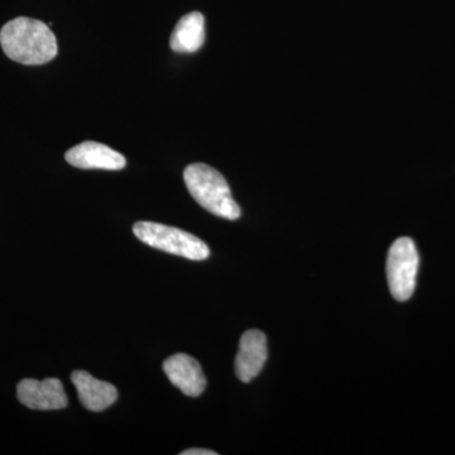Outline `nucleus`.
Returning <instances> with one entry per match:
<instances>
[{
	"label": "nucleus",
	"mask_w": 455,
	"mask_h": 455,
	"mask_svg": "<svg viewBox=\"0 0 455 455\" xmlns=\"http://www.w3.org/2000/svg\"><path fill=\"white\" fill-rule=\"evenodd\" d=\"M0 46L18 64L38 66L52 61L57 55V40L46 23L33 18L9 20L0 31Z\"/></svg>",
	"instance_id": "obj_1"
},
{
	"label": "nucleus",
	"mask_w": 455,
	"mask_h": 455,
	"mask_svg": "<svg viewBox=\"0 0 455 455\" xmlns=\"http://www.w3.org/2000/svg\"><path fill=\"white\" fill-rule=\"evenodd\" d=\"M184 180L191 196L212 214L228 220L241 217V208L233 199L229 185L220 171L205 164H188L184 171Z\"/></svg>",
	"instance_id": "obj_2"
},
{
	"label": "nucleus",
	"mask_w": 455,
	"mask_h": 455,
	"mask_svg": "<svg viewBox=\"0 0 455 455\" xmlns=\"http://www.w3.org/2000/svg\"><path fill=\"white\" fill-rule=\"evenodd\" d=\"M133 233L140 242L149 247L184 259L203 260L211 254V250L202 239L179 228L167 227L154 221H139L133 226Z\"/></svg>",
	"instance_id": "obj_3"
},
{
	"label": "nucleus",
	"mask_w": 455,
	"mask_h": 455,
	"mask_svg": "<svg viewBox=\"0 0 455 455\" xmlns=\"http://www.w3.org/2000/svg\"><path fill=\"white\" fill-rule=\"evenodd\" d=\"M418 269L419 253L414 241L407 236L398 238L391 245L386 263L388 286L396 300L406 301L411 298L415 291Z\"/></svg>",
	"instance_id": "obj_4"
},
{
	"label": "nucleus",
	"mask_w": 455,
	"mask_h": 455,
	"mask_svg": "<svg viewBox=\"0 0 455 455\" xmlns=\"http://www.w3.org/2000/svg\"><path fill=\"white\" fill-rule=\"evenodd\" d=\"M17 396L22 405L41 411L65 409L68 403L64 385L57 379H23L18 383Z\"/></svg>",
	"instance_id": "obj_5"
},
{
	"label": "nucleus",
	"mask_w": 455,
	"mask_h": 455,
	"mask_svg": "<svg viewBox=\"0 0 455 455\" xmlns=\"http://www.w3.org/2000/svg\"><path fill=\"white\" fill-rule=\"evenodd\" d=\"M65 158L71 166L83 170L119 171L124 169L127 164L124 156L103 143L92 140L68 149Z\"/></svg>",
	"instance_id": "obj_6"
},
{
	"label": "nucleus",
	"mask_w": 455,
	"mask_h": 455,
	"mask_svg": "<svg viewBox=\"0 0 455 455\" xmlns=\"http://www.w3.org/2000/svg\"><path fill=\"white\" fill-rule=\"evenodd\" d=\"M267 339L262 331H245L239 341L238 355L235 357V374L239 381L248 383L259 376L267 361Z\"/></svg>",
	"instance_id": "obj_7"
},
{
	"label": "nucleus",
	"mask_w": 455,
	"mask_h": 455,
	"mask_svg": "<svg viewBox=\"0 0 455 455\" xmlns=\"http://www.w3.org/2000/svg\"><path fill=\"white\" fill-rule=\"evenodd\" d=\"M164 371L170 382L187 396L197 397L205 390L206 379L203 368L190 355L180 353L167 358L164 363Z\"/></svg>",
	"instance_id": "obj_8"
},
{
	"label": "nucleus",
	"mask_w": 455,
	"mask_h": 455,
	"mask_svg": "<svg viewBox=\"0 0 455 455\" xmlns=\"http://www.w3.org/2000/svg\"><path fill=\"white\" fill-rule=\"evenodd\" d=\"M80 403L90 411H104L118 398V391L110 383L100 381L85 371H75L71 374Z\"/></svg>",
	"instance_id": "obj_9"
},
{
	"label": "nucleus",
	"mask_w": 455,
	"mask_h": 455,
	"mask_svg": "<svg viewBox=\"0 0 455 455\" xmlns=\"http://www.w3.org/2000/svg\"><path fill=\"white\" fill-rule=\"evenodd\" d=\"M205 41V18L200 12H191L180 18L170 38L171 50L179 53H194Z\"/></svg>",
	"instance_id": "obj_10"
},
{
	"label": "nucleus",
	"mask_w": 455,
	"mask_h": 455,
	"mask_svg": "<svg viewBox=\"0 0 455 455\" xmlns=\"http://www.w3.org/2000/svg\"><path fill=\"white\" fill-rule=\"evenodd\" d=\"M182 455H217V451H209V449H188L181 453Z\"/></svg>",
	"instance_id": "obj_11"
}]
</instances>
